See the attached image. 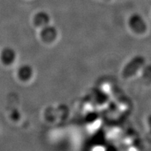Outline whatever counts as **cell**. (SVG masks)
<instances>
[{"label":"cell","mask_w":151,"mask_h":151,"mask_svg":"<svg viewBox=\"0 0 151 151\" xmlns=\"http://www.w3.org/2000/svg\"><path fill=\"white\" fill-rule=\"evenodd\" d=\"M130 24L132 27L138 28L140 27V28H142L144 27V22L141 18V16H138V15H134L130 18ZM138 29H139V28H138Z\"/></svg>","instance_id":"cell-1"},{"label":"cell","mask_w":151,"mask_h":151,"mask_svg":"<svg viewBox=\"0 0 151 151\" xmlns=\"http://www.w3.org/2000/svg\"><path fill=\"white\" fill-rule=\"evenodd\" d=\"M48 16L46 13H39L35 17V21L39 24H46L48 21Z\"/></svg>","instance_id":"cell-2"}]
</instances>
